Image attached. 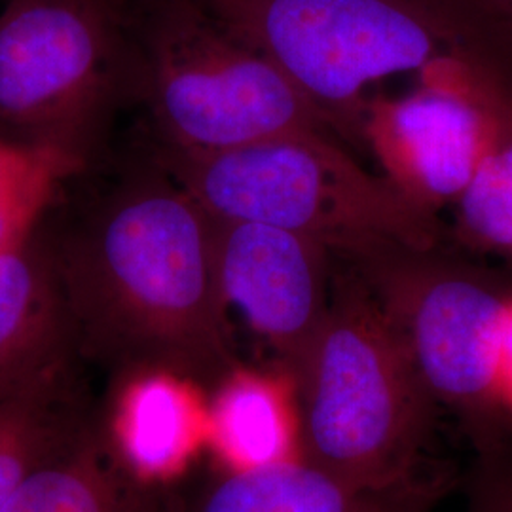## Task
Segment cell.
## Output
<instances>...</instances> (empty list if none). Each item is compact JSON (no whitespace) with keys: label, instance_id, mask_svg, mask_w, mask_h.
Returning a JSON list of instances; mask_svg holds the SVG:
<instances>
[{"label":"cell","instance_id":"cell-4","mask_svg":"<svg viewBox=\"0 0 512 512\" xmlns=\"http://www.w3.org/2000/svg\"><path fill=\"white\" fill-rule=\"evenodd\" d=\"M179 184L219 222H258L327 247L425 251L433 213L370 175L327 133L289 135L211 154L173 150Z\"/></svg>","mask_w":512,"mask_h":512},{"label":"cell","instance_id":"cell-3","mask_svg":"<svg viewBox=\"0 0 512 512\" xmlns=\"http://www.w3.org/2000/svg\"><path fill=\"white\" fill-rule=\"evenodd\" d=\"M234 37L268 55L323 110L366 86L420 73L439 55L512 46L475 0H200Z\"/></svg>","mask_w":512,"mask_h":512},{"label":"cell","instance_id":"cell-12","mask_svg":"<svg viewBox=\"0 0 512 512\" xmlns=\"http://www.w3.org/2000/svg\"><path fill=\"white\" fill-rule=\"evenodd\" d=\"M207 450L222 473L302 459L294 380L283 368L234 365L207 395Z\"/></svg>","mask_w":512,"mask_h":512},{"label":"cell","instance_id":"cell-2","mask_svg":"<svg viewBox=\"0 0 512 512\" xmlns=\"http://www.w3.org/2000/svg\"><path fill=\"white\" fill-rule=\"evenodd\" d=\"M293 380L306 463L359 488L418 480L440 406L378 300L334 294Z\"/></svg>","mask_w":512,"mask_h":512},{"label":"cell","instance_id":"cell-15","mask_svg":"<svg viewBox=\"0 0 512 512\" xmlns=\"http://www.w3.org/2000/svg\"><path fill=\"white\" fill-rule=\"evenodd\" d=\"M84 423L69 366L0 397V512L25 478Z\"/></svg>","mask_w":512,"mask_h":512},{"label":"cell","instance_id":"cell-7","mask_svg":"<svg viewBox=\"0 0 512 512\" xmlns=\"http://www.w3.org/2000/svg\"><path fill=\"white\" fill-rule=\"evenodd\" d=\"M512 46L461 48L420 71L412 92L366 107V141L404 198L435 213L454 205L494 143L512 80L497 54Z\"/></svg>","mask_w":512,"mask_h":512},{"label":"cell","instance_id":"cell-16","mask_svg":"<svg viewBox=\"0 0 512 512\" xmlns=\"http://www.w3.org/2000/svg\"><path fill=\"white\" fill-rule=\"evenodd\" d=\"M454 207L459 238L478 253L512 262V101L499 116L492 147Z\"/></svg>","mask_w":512,"mask_h":512},{"label":"cell","instance_id":"cell-8","mask_svg":"<svg viewBox=\"0 0 512 512\" xmlns=\"http://www.w3.org/2000/svg\"><path fill=\"white\" fill-rule=\"evenodd\" d=\"M511 291L475 270L429 268L391 275L378 300L433 399L463 421L478 450L495 440L497 351Z\"/></svg>","mask_w":512,"mask_h":512},{"label":"cell","instance_id":"cell-13","mask_svg":"<svg viewBox=\"0 0 512 512\" xmlns=\"http://www.w3.org/2000/svg\"><path fill=\"white\" fill-rule=\"evenodd\" d=\"M435 497L420 480L397 488H359L294 459L220 473L183 512H429Z\"/></svg>","mask_w":512,"mask_h":512},{"label":"cell","instance_id":"cell-1","mask_svg":"<svg viewBox=\"0 0 512 512\" xmlns=\"http://www.w3.org/2000/svg\"><path fill=\"white\" fill-rule=\"evenodd\" d=\"M219 222L183 186L141 181L54 253L76 348L211 387L234 363L217 272Z\"/></svg>","mask_w":512,"mask_h":512},{"label":"cell","instance_id":"cell-20","mask_svg":"<svg viewBox=\"0 0 512 512\" xmlns=\"http://www.w3.org/2000/svg\"><path fill=\"white\" fill-rule=\"evenodd\" d=\"M512 442V291L503 313V325L497 351V382H495L494 448Z\"/></svg>","mask_w":512,"mask_h":512},{"label":"cell","instance_id":"cell-14","mask_svg":"<svg viewBox=\"0 0 512 512\" xmlns=\"http://www.w3.org/2000/svg\"><path fill=\"white\" fill-rule=\"evenodd\" d=\"M162 492L131 478L99 425L86 421L25 478L2 512H183Z\"/></svg>","mask_w":512,"mask_h":512},{"label":"cell","instance_id":"cell-11","mask_svg":"<svg viewBox=\"0 0 512 512\" xmlns=\"http://www.w3.org/2000/svg\"><path fill=\"white\" fill-rule=\"evenodd\" d=\"M74 348L54 253L31 236L0 255V397L71 365Z\"/></svg>","mask_w":512,"mask_h":512},{"label":"cell","instance_id":"cell-17","mask_svg":"<svg viewBox=\"0 0 512 512\" xmlns=\"http://www.w3.org/2000/svg\"><path fill=\"white\" fill-rule=\"evenodd\" d=\"M82 158L50 147H35L0 139V196L21 190L50 173H71Z\"/></svg>","mask_w":512,"mask_h":512},{"label":"cell","instance_id":"cell-21","mask_svg":"<svg viewBox=\"0 0 512 512\" xmlns=\"http://www.w3.org/2000/svg\"><path fill=\"white\" fill-rule=\"evenodd\" d=\"M475 2L512 31V0H475Z\"/></svg>","mask_w":512,"mask_h":512},{"label":"cell","instance_id":"cell-19","mask_svg":"<svg viewBox=\"0 0 512 512\" xmlns=\"http://www.w3.org/2000/svg\"><path fill=\"white\" fill-rule=\"evenodd\" d=\"M463 512H512V442L478 452Z\"/></svg>","mask_w":512,"mask_h":512},{"label":"cell","instance_id":"cell-5","mask_svg":"<svg viewBox=\"0 0 512 512\" xmlns=\"http://www.w3.org/2000/svg\"><path fill=\"white\" fill-rule=\"evenodd\" d=\"M148 82L175 152L211 154L327 133L325 110L200 0H148Z\"/></svg>","mask_w":512,"mask_h":512},{"label":"cell","instance_id":"cell-9","mask_svg":"<svg viewBox=\"0 0 512 512\" xmlns=\"http://www.w3.org/2000/svg\"><path fill=\"white\" fill-rule=\"evenodd\" d=\"M327 249L285 228L219 222L217 272L228 315L236 311L291 378L329 310Z\"/></svg>","mask_w":512,"mask_h":512},{"label":"cell","instance_id":"cell-18","mask_svg":"<svg viewBox=\"0 0 512 512\" xmlns=\"http://www.w3.org/2000/svg\"><path fill=\"white\" fill-rule=\"evenodd\" d=\"M71 173H50L12 194L0 196V255L35 236L38 220L54 196L57 184Z\"/></svg>","mask_w":512,"mask_h":512},{"label":"cell","instance_id":"cell-10","mask_svg":"<svg viewBox=\"0 0 512 512\" xmlns=\"http://www.w3.org/2000/svg\"><path fill=\"white\" fill-rule=\"evenodd\" d=\"M99 429L131 478L165 490L207 448V393L177 370L131 366L118 372Z\"/></svg>","mask_w":512,"mask_h":512},{"label":"cell","instance_id":"cell-6","mask_svg":"<svg viewBox=\"0 0 512 512\" xmlns=\"http://www.w3.org/2000/svg\"><path fill=\"white\" fill-rule=\"evenodd\" d=\"M126 52L120 0H8L0 12V128L84 160Z\"/></svg>","mask_w":512,"mask_h":512}]
</instances>
